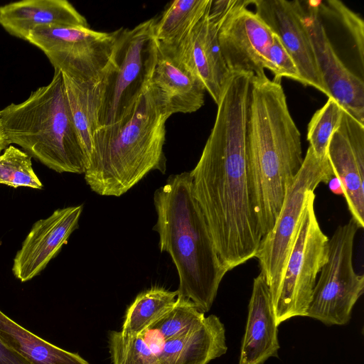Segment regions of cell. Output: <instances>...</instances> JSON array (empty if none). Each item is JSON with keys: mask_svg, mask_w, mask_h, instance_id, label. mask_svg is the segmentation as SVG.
Listing matches in <instances>:
<instances>
[{"mask_svg": "<svg viewBox=\"0 0 364 364\" xmlns=\"http://www.w3.org/2000/svg\"><path fill=\"white\" fill-rule=\"evenodd\" d=\"M19 104L0 110L6 142L16 144L58 173H84L87 159L67 100L62 73Z\"/></svg>", "mask_w": 364, "mask_h": 364, "instance_id": "cell-5", "label": "cell"}, {"mask_svg": "<svg viewBox=\"0 0 364 364\" xmlns=\"http://www.w3.org/2000/svg\"><path fill=\"white\" fill-rule=\"evenodd\" d=\"M328 183L329 188L334 193L343 194V188L338 178L336 177L332 178Z\"/></svg>", "mask_w": 364, "mask_h": 364, "instance_id": "cell-32", "label": "cell"}, {"mask_svg": "<svg viewBox=\"0 0 364 364\" xmlns=\"http://www.w3.org/2000/svg\"><path fill=\"white\" fill-rule=\"evenodd\" d=\"M156 18L144 21L133 28L116 30L110 67L92 89L97 129L119 127L128 121L150 86L158 57Z\"/></svg>", "mask_w": 364, "mask_h": 364, "instance_id": "cell-6", "label": "cell"}, {"mask_svg": "<svg viewBox=\"0 0 364 364\" xmlns=\"http://www.w3.org/2000/svg\"><path fill=\"white\" fill-rule=\"evenodd\" d=\"M321 1H309L304 21L316 63L330 97L364 124V83L351 73L336 54L319 16Z\"/></svg>", "mask_w": 364, "mask_h": 364, "instance_id": "cell-14", "label": "cell"}, {"mask_svg": "<svg viewBox=\"0 0 364 364\" xmlns=\"http://www.w3.org/2000/svg\"><path fill=\"white\" fill-rule=\"evenodd\" d=\"M359 229L351 218L328 239V259L316 281L306 316L326 326L346 325L364 289V277L353 264L354 240Z\"/></svg>", "mask_w": 364, "mask_h": 364, "instance_id": "cell-8", "label": "cell"}, {"mask_svg": "<svg viewBox=\"0 0 364 364\" xmlns=\"http://www.w3.org/2000/svg\"><path fill=\"white\" fill-rule=\"evenodd\" d=\"M227 350L225 326L211 314L183 333L161 343L157 350L158 364H208Z\"/></svg>", "mask_w": 364, "mask_h": 364, "instance_id": "cell-18", "label": "cell"}, {"mask_svg": "<svg viewBox=\"0 0 364 364\" xmlns=\"http://www.w3.org/2000/svg\"><path fill=\"white\" fill-rule=\"evenodd\" d=\"M212 0H175L156 18L154 37L158 46L171 48L191 31L210 9Z\"/></svg>", "mask_w": 364, "mask_h": 364, "instance_id": "cell-22", "label": "cell"}, {"mask_svg": "<svg viewBox=\"0 0 364 364\" xmlns=\"http://www.w3.org/2000/svg\"><path fill=\"white\" fill-rule=\"evenodd\" d=\"M0 184L41 189L43 184L32 167L31 156L9 145L0 154Z\"/></svg>", "mask_w": 364, "mask_h": 364, "instance_id": "cell-28", "label": "cell"}, {"mask_svg": "<svg viewBox=\"0 0 364 364\" xmlns=\"http://www.w3.org/2000/svg\"><path fill=\"white\" fill-rule=\"evenodd\" d=\"M154 204L157 215L154 230L159 236L160 251L169 254L176 268L178 296L189 299L205 314L228 269L194 196L190 173L171 175L154 192Z\"/></svg>", "mask_w": 364, "mask_h": 364, "instance_id": "cell-3", "label": "cell"}, {"mask_svg": "<svg viewBox=\"0 0 364 364\" xmlns=\"http://www.w3.org/2000/svg\"><path fill=\"white\" fill-rule=\"evenodd\" d=\"M82 209V205L59 208L33 224L14 259L16 279L27 282L43 270L78 227Z\"/></svg>", "mask_w": 364, "mask_h": 364, "instance_id": "cell-16", "label": "cell"}, {"mask_svg": "<svg viewBox=\"0 0 364 364\" xmlns=\"http://www.w3.org/2000/svg\"><path fill=\"white\" fill-rule=\"evenodd\" d=\"M250 203L262 237L272 229L303 164L301 134L281 82L252 77L245 135Z\"/></svg>", "mask_w": 364, "mask_h": 364, "instance_id": "cell-2", "label": "cell"}, {"mask_svg": "<svg viewBox=\"0 0 364 364\" xmlns=\"http://www.w3.org/2000/svg\"><path fill=\"white\" fill-rule=\"evenodd\" d=\"M344 109L333 97L311 117L307 130L309 146L318 158H326L331 139L338 128Z\"/></svg>", "mask_w": 364, "mask_h": 364, "instance_id": "cell-26", "label": "cell"}, {"mask_svg": "<svg viewBox=\"0 0 364 364\" xmlns=\"http://www.w3.org/2000/svg\"><path fill=\"white\" fill-rule=\"evenodd\" d=\"M169 117L151 83L128 121L97 129L84 173L90 188L102 196L119 197L149 172L165 173L164 146Z\"/></svg>", "mask_w": 364, "mask_h": 364, "instance_id": "cell-4", "label": "cell"}, {"mask_svg": "<svg viewBox=\"0 0 364 364\" xmlns=\"http://www.w3.org/2000/svg\"><path fill=\"white\" fill-rule=\"evenodd\" d=\"M177 298V291L162 287H153L140 293L126 311L121 333L125 336L142 334L173 306Z\"/></svg>", "mask_w": 364, "mask_h": 364, "instance_id": "cell-23", "label": "cell"}, {"mask_svg": "<svg viewBox=\"0 0 364 364\" xmlns=\"http://www.w3.org/2000/svg\"><path fill=\"white\" fill-rule=\"evenodd\" d=\"M251 84L248 74L231 75L201 156L189 172L194 196L228 271L255 257L262 239L250 203L246 167Z\"/></svg>", "mask_w": 364, "mask_h": 364, "instance_id": "cell-1", "label": "cell"}, {"mask_svg": "<svg viewBox=\"0 0 364 364\" xmlns=\"http://www.w3.org/2000/svg\"><path fill=\"white\" fill-rule=\"evenodd\" d=\"M0 338L29 364H89L79 354L40 338L0 310Z\"/></svg>", "mask_w": 364, "mask_h": 364, "instance_id": "cell-21", "label": "cell"}, {"mask_svg": "<svg viewBox=\"0 0 364 364\" xmlns=\"http://www.w3.org/2000/svg\"><path fill=\"white\" fill-rule=\"evenodd\" d=\"M205 314L189 299L178 296L173 306L142 334L158 348L165 341L178 336L199 323Z\"/></svg>", "mask_w": 364, "mask_h": 364, "instance_id": "cell-25", "label": "cell"}, {"mask_svg": "<svg viewBox=\"0 0 364 364\" xmlns=\"http://www.w3.org/2000/svg\"><path fill=\"white\" fill-rule=\"evenodd\" d=\"M255 14L278 36L294 60L303 85L330 97L319 71L313 46L304 21V8L299 0H254Z\"/></svg>", "mask_w": 364, "mask_h": 364, "instance_id": "cell-13", "label": "cell"}, {"mask_svg": "<svg viewBox=\"0 0 364 364\" xmlns=\"http://www.w3.org/2000/svg\"><path fill=\"white\" fill-rule=\"evenodd\" d=\"M327 159L338 179L351 218L364 228V124L344 110L327 150Z\"/></svg>", "mask_w": 364, "mask_h": 364, "instance_id": "cell-15", "label": "cell"}, {"mask_svg": "<svg viewBox=\"0 0 364 364\" xmlns=\"http://www.w3.org/2000/svg\"><path fill=\"white\" fill-rule=\"evenodd\" d=\"M109 348L112 364H158L157 348L143 334L125 336L112 331Z\"/></svg>", "mask_w": 364, "mask_h": 364, "instance_id": "cell-27", "label": "cell"}, {"mask_svg": "<svg viewBox=\"0 0 364 364\" xmlns=\"http://www.w3.org/2000/svg\"><path fill=\"white\" fill-rule=\"evenodd\" d=\"M8 146H9V145L6 142V140L4 139V134L2 133V131H1V129L0 127V154Z\"/></svg>", "mask_w": 364, "mask_h": 364, "instance_id": "cell-33", "label": "cell"}, {"mask_svg": "<svg viewBox=\"0 0 364 364\" xmlns=\"http://www.w3.org/2000/svg\"><path fill=\"white\" fill-rule=\"evenodd\" d=\"M278 326L269 287L259 273L253 281L239 364H263L271 357H278Z\"/></svg>", "mask_w": 364, "mask_h": 364, "instance_id": "cell-17", "label": "cell"}, {"mask_svg": "<svg viewBox=\"0 0 364 364\" xmlns=\"http://www.w3.org/2000/svg\"><path fill=\"white\" fill-rule=\"evenodd\" d=\"M0 364H29L0 338Z\"/></svg>", "mask_w": 364, "mask_h": 364, "instance_id": "cell-31", "label": "cell"}, {"mask_svg": "<svg viewBox=\"0 0 364 364\" xmlns=\"http://www.w3.org/2000/svg\"><path fill=\"white\" fill-rule=\"evenodd\" d=\"M237 2L212 0L204 16L179 43L171 48L158 46L159 51L178 60L195 75L217 105L232 74L222 55L218 30Z\"/></svg>", "mask_w": 364, "mask_h": 364, "instance_id": "cell-11", "label": "cell"}, {"mask_svg": "<svg viewBox=\"0 0 364 364\" xmlns=\"http://www.w3.org/2000/svg\"><path fill=\"white\" fill-rule=\"evenodd\" d=\"M117 31L99 32L90 27L50 26L36 28L31 43L48 57L54 69L95 84L110 67Z\"/></svg>", "mask_w": 364, "mask_h": 364, "instance_id": "cell-10", "label": "cell"}, {"mask_svg": "<svg viewBox=\"0 0 364 364\" xmlns=\"http://www.w3.org/2000/svg\"><path fill=\"white\" fill-rule=\"evenodd\" d=\"M265 68L274 74L273 80L275 82H281L282 78L285 77L303 84L294 60L274 33L269 48Z\"/></svg>", "mask_w": 364, "mask_h": 364, "instance_id": "cell-29", "label": "cell"}, {"mask_svg": "<svg viewBox=\"0 0 364 364\" xmlns=\"http://www.w3.org/2000/svg\"><path fill=\"white\" fill-rule=\"evenodd\" d=\"M249 4L251 1L238 0L220 26L218 41L231 73L258 77L265 75L274 33L255 12L247 9Z\"/></svg>", "mask_w": 364, "mask_h": 364, "instance_id": "cell-12", "label": "cell"}, {"mask_svg": "<svg viewBox=\"0 0 364 364\" xmlns=\"http://www.w3.org/2000/svg\"><path fill=\"white\" fill-rule=\"evenodd\" d=\"M62 75L73 121L88 162L92 135L97 129L92 109V89L95 84L80 81L63 73Z\"/></svg>", "mask_w": 364, "mask_h": 364, "instance_id": "cell-24", "label": "cell"}, {"mask_svg": "<svg viewBox=\"0 0 364 364\" xmlns=\"http://www.w3.org/2000/svg\"><path fill=\"white\" fill-rule=\"evenodd\" d=\"M151 84L170 117L195 112L204 105L205 89L201 81L183 64L159 50Z\"/></svg>", "mask_w": 364, "mask_h": 364, "instance_id": "cell-20", "label": "cell"}, {"mask_svg": "<svg viewBox=\"0 0 364 364\" xmlns=\"http://www.w3.org/2000/svg\"><path fill=\"white\" fill-rule=\"evenodd\" d=\"M0 25L25 41L41 26L89 27L86 18L66 0H23L1 6Z\"/></svg>", "mask_w": 364, "mask_h": 364, "instance_id": "cell-19", "label": "cell"}, {"mask_svg": "<svg viewBox=\"0 0 364 364\" xmlns=\"http://www.w3.org/2000/svg\"><path fill=\"white\" fill-rule=\"evenodd\" d=\"M328 4L353 39L363 65L364 56V23L363 20L340 1L330 0L328 1Z\"/></svg>", "mask_w": 364, "mask_h": 364, "instance_id": "cell-30", "label": "cell"}, {"mask_svg": "<svg viewBox=\"0 0 364 364\" xmlns=\"http://www.w3.org/2000/svg\"><path fill=\"white\" fill-rule=\"evenodd\" d=\"M333 177L327 157H317L309 146L301 169L287 190L274 226L262 237L255 255L272 301L280 287L308 199L320 183H328Z\"/></svg>", "mask_w": 364, "mask_h": 364, "instance_id": "cell-7", "label": "cell"}, {"mask_svg": "<svg viewBox=\"0 0 364 364\" xmlns=\"http://www.w3.org/2000/svg\"><path fill=\"white\" fill-rule=\"evenodd\" d=\"M315 193L309 198L278 292L272 301L276 323L306 316L317 281L328 259V237L314 210Z\"/></svg>", "mask_w": 364, "mask_h": 364, "instance_id": "cell-9", "label": "cell"}]
</instances>
